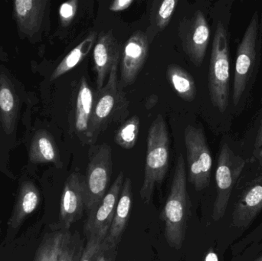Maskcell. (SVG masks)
Listing matches in <instances>:
<instances>
[{"instance_id":"obj_15","label":"cell","mask_w":262,"mask_h":261,"mask_svg":"<svg viewBox=\"0 0 262 261\" xmlns=\"http://www.w3.org/2000/svg\"><path fill=\"white\" fill-rule=\"evenodd\" d=\"M133 205V185L130 178H126L123 183L121 196L117 205L113 222L104 245L109 249H118L123 234L127 228Z\"/></svg>"},{"instance_id":"obj_18","label":"cell","mask_w":262,"mask_h":261,"mask_svg":"<svg viewBox=\"0 0 262 261\" xmlns=\"http://www.w3.org/2000/svg\"><path fill=\"white\" fill-rule=\"evenodd\" d=\"M95 95L91 89L87 79L82 77L80 81L76 110H75V130L81 142L87 144L89 121L93 110Z\"/></svg>"},{"instance_id":"obj_22","label":"cell","mask_w":262,"mask_h":261,"mask_svg":"<svg viewBox=\"0 0 262 261\" xmlns=\"http://www.w3.org/2000/svg\"><path fill=\"white\" fill-rule=\"evenodd\" d=\"M97 38L96 32H92L78 46L72 49L57 66L51 76V81L58 79L81 63L92 50L94 44L96 43Z\"/></svg>"},{"instance_id":"obj_2","label":"cell","mask_w":262,"mask_h":261,"mask_svg":"<svg viewBox=\"0 0 262 261\" xmlns=\"http://www.w3.org/2000/svg\"><path fill=\"white\" fill-rule=\"evenodd\" d=\"M118 64L114 65L107 83L95 93L87 136L90 145L112 124L122 122L128 115V100L118 78Z\"/></svg>"},{"instance_id":"obj_10","label":"cell","mask_w":262,"mask_h":261,"mask_svg":"<svg viewBox=\"0 0 262 261\" xmlns=\"http://www.w3.org/2000/svg\"><path fill=\"white\" fill-rule=\"evenodd\" d=\"M84 176L73 173L67 178L60 202L59 218L54 231H69L85 211Z\"/></svg>"},{"instance_id":"obj_7","label":"cell","mask_w":262,"mask_h":261,"mask_svg":"<svg viewBox=\"0 0 262 261\" xmlns=\"http://www.w3.org/2000/svg\"><path fill=\"white\" fill-rule=\"evenodd\" d=\"M245 165V159L235 154L227 144L222 146L215 171L217 196L212 216L215 222L225 216L234 185L244 170Z\"/></svg>"},{"instance_id":"obj_21","label":"cell","mask_w":262,"mask_h":261,"mask_svg":"<svg viewBox=\"0 0 262 261\" xmlns=\"http://www.w3.org/2000/svg\"><path fill=\"white\" fill-rule=\"evenodd\" d=\"M166 78L177 94L183 101L192 102L196 96V86L192 75L177 64L166 68Z\"/></svg>"},{"instance_id":"obj_13","label":"cell","mask_w":262,"mask_h":261,"mask_svg":"<svg viewBox=\"0 0 262 261\" xmlns=\"http://www.w3.org/2000/svg\"><path fill=\"white\" fill-rule=\"evenodd\" d=\"M121 53L122 47L112 32H103L98 37L93 52L97 90L104 87L114 65L119 63Z\"/></svg>"},{"instance_id":"obj_11","label":"cell","mask_w":262,"mask_h":261,"mask_svg":"<svg viewBox=\"0 0 262 261\" xmlns=\"http://www.w3.org/2000/svg\"><path fill=\"white\" fill-rule=\"evenodd\" d=\"M124 181V173L121 172L114 181L102 200L88 214L84 226L86 238L92 234H99L105 238L107 235L113 222Z\"/></svg>"},{"instance_id":"obj_25","label":"cell","mask_w":262,"mask_h":261,"mask_svg":"<svg viewBox=\"0 0 262 261\" xmlns=\"http://www.w3.org/2000/svg\"><path fill=\"white\" fill-rule=\"evenodd\" d=\"M140 131V119L138 116H133L126 121L117 130L115 142L124 150L134 148L138 139Z\"/></svg>"},{"instance_id":"obj_23","label":"cell","mask_w":262,"mask_h":261,"mask_svg":"<svg viewBox=\"0 0 262 261\" xmlns=\"http://www.w3.org/2000/svg\"><path fill=\"white\" fill-rule=\"evenodd\" d=\"M64 231H54L46 235L38 247L34 261H57Z\"/></svg>"},{"instance_id":"obj_28","label":"cell","mask_w":262,"mask_h":261,"mask_svg":"<svg viewBox=\"0 0 262 261\" xmlns=\"http://www.w3.org/2000/svg\"><path fill=\"white\" fill-rule=\"evenodd\" d=\"M78 0L66 2L60 6L59 18L63 26H68L72 23L77 15Z\"/></svg>"},{"instance_id":"obj_6","label":"cell","mask_w":262,"mask_h":261,"mask_svg":"<svg viewBox=\"0 0 262 261\" xmlns=\"http://www.w3.org/2000/svg\"><path fill=\"white\" fill-rule=\"evenodd\" d=\"M188 181L200 192L209 186L212 158L204 132L200 127L189 125L184 130Z\"/></svg>"},{"instance_id":"obj_31","label":"cell","mask_w":262,"mask_h":261,"mask_svg":"<svg viewBox=\"0 0 262 261\" xmlns=\"http://www.w3.org/2000/svg\"><path fill=\"white\" fill-rule=\"evenodd\" d=\"M262 147V118L261 124H260L259 129H258V133H257L256 138L255 141V150H259Z\"/></svg>"},{"instance_id":"obj_35","label":"cell","mask_w":262,"mask_h":261,"mask_svg":"<svg viewBox=\"0 0 262 261\" xmlns=\"http://www.w3.org/2000/svg\"><path fill=\"white\" fill-rule=\"evenodd\" d=\"M253 237L262 238V224L261 226H260L259 228H258V232H256V234H253Z\"/></svg>"},{"instance_id":"obj_19","label":"cell","mask_w":262,"mask_h":261,"mask_svg":"<svg viewBox=\"0 0 262 261\" xmlns=\"http://www.w3.org/2000/svg\"><path fill=\"white\" fill-rule=\"evenodd\" d=\"M18 111V98L10 80L0 76V121L5 132L10 134L15 129Z\"/></svg>"},{"instance_id":"obj_12","label":"cell","mask_w":262,"mask_h":261,"mask_svg":"<svg viewBox=\"0 0 262 261\" xmlns=\"http://www.w3.org/2000/svg\"><path fill=\"white\" fill-rule=\"evenodd\" d=\"M149 52V41L143 32L138 31L128 38L122 49L121 60V87L135 82L143 68Z\"/></svg>"},{"instance_id":"obj_9","label":"cell","mask_w":262,"mask_h":261,"mask_svg":"<svg viewBox=\"0 0 262 261\" xmlns=\"http://www.w3.org/2000/svg\"><path fill=\"white\" fill-rule=\"evenodd\" d=\"M179 36L185 54L195 67H200L210 39V29L202 11L197 10L190 18L182 20Z\"/></svg>"},{"instance_id":"obj_1","label":"cell","mask_w":262,"mask_h":261,"mask_svg":"<svg viewBox=\"0 0 262 261\" xmlns=\"http://www.w3.org/2000/svg\"><path fill=\"white\" fill-rule=\"evenodd\" d=\"M191 202L186 186V169L183 154L177 158L170 191L160 219L164 222L165 238L174 249H181L191 216Z\"/></svg>"},{"instance_id":"obj_30","label":"cell","mask_w":262,"mask_h":261,"mask_svg":"<svg viewBox=\"0 0 262 261\" xmlns=\"http://www.w3.org/2000/svg\"><path fill=\"white\" fill-rule=\"evenodd\" d=\"M134 3V0H115L111 3L109 9L112 12H122L130 8Z\"/></svg>"},{"instance_id":"obj_36","label":"cell","mask_w":262,"mask_h":261,"mask_svg":"<svg viewBox=\"0 0 262 261\" xmlns=\"http://www.w3.org/2000/svg\"><path fill=\"white\" fill-rule=\"evenodd\" d=\"M255 261H262V256H261L259 258L257 259V260Z\"/></svg>"},{"instance_id":"obj_4","label":"cell","mask_w":262,"mask_h":261,"mask_svg":"<svg viewBox=\"0 0 262 261\" xmlns=\"http://www.w3.org/2000/svg\"><path fill=\"white\" fill-rule=\"evenodd\" d=\"M229 47L228 34L223 23L215 29L209 63L208 87L212 105L224 112L229 101Z\"/></svg>"},{"instance_id":"obj_14","label":"cell","mask_w":262,"mask_h":261,"mask_svg":"<svg viewBox=\"0 0 262 261\" xmlns=\"http://www.w3.org/2000/svg\"><path fill=\"white\" fill-rule=\"evenodd\" d=\"M262 210V176L255 179L242 195L232 215V225L247 228Z\"/></svg>"},{"instance_id":"obj_3","label":"cell","mask_w":262,"mask_h":261,"mask_svg":"<svg viewBox=\"0 0 262 261\" xmlns=\"http://www.w3.org/2000/svg\"><path fill=\"white\" fill-rule=\"evenodd\" d=\"M146 147L144 176L140 197L143 203L149 204L156 187L163 182L169 168V131L161 114L157 116L149 127Z\"/></svg>"},{"instance_id":"obj_29","label":"cell","mask_w":262,"mask_h":261,"mask_svg":"<svg viewBox=\"0 0 262 261\" xmlns=\"http://www.w3.org/2000/svg\"><path fill=\"white\" fill-rule=\"evenodd\" d=\"M117 254L118 249H109L103 243L97 261H115Z\"/></svg>"},{"instance_id":"obj_17","label":"cell","mask_w":262,"mask_h":261,"mask_svg":"<svg viewBox=\"0 0 262 261\" xmlns=\"http://www.w3.org/2000/svg\"><path fill=\"white\" fill-rule=\"evenodd\" d=\"M40 202V193L33 182H23L18 188L12 216L8 222V230L15 231L23 225L28 216H30Z\"/></svg>"},{"instance_id":"obj_27","label":"cell","mask_w":262,"mask_h":261,"mask_svg":"<svg viewBox=\"0 0 262 261\" xmlns=\"http://www.w3.org/2000/svg\"><path fill=\"white\" fill-rule=\"evenodd\" d=\"M105 237L99 234H92L87 238V243L84 248L80 261H97Z\"/></svg>"},{"instance_id":"obj_26","label":"cell","mask_w":262,"mask_h":261,"mask_svg":"<svg viewBox=\"0 0 262 261\" xmlns=\"http://www.w3.org/2000/svg\"><path fill=\"white\" fill-rule=\"evenodd\" d=\"M178 0H164L156 7L154 13V24L158 31H163L170 22L177 9Z\"/></svg>"},{"instance_id":"obj_5","label":"cell","mask_w":262,"mask_h":261,"mask_svg":"<svg viewBox=\"0 0 262 261\" xmlns=\"http://www.w3.org/2000/svg\"><path fill=\"white\" fill-rule=\"evenodd\" d=\"M113 171L112 150L108 144L92 145L84 176L85 211L90 213L102 200L110 183Z\"/></svg>"},{"instance_id":"obj_20","label":"cell","mask_w":262,"mask_h":261,"mask_svg":"<svg viewBox=\"0 0 262 261\" xmlns=\"http://www.w3.org/2000/svg\"><path fill=\"white\" fill-rule=\"evenodd\" d=\"M29 159L33 163H53L57 168L62 167L59 151L53 137L45 130L35 133L29 151Z\"/></svg>"},{"instance_id":"obj_34","label":"cell","mask_w":262,"mask_h":261,"mask_svg":"<svg viewBox=\"0 0 262 261\" xmlns=\"http://www.w3.org/2000/svg\"><path fill=\"white\" fill-rule=\"evenodd\" d=\"M255 156H256V158H258V159H259L260 162L262 164V147L259 150L255 151Z\"/></svg>"},{"instance_id":"obj_8","label":"cell","mask_w":262,"mask_h":261,"mask_svg":"<svg viewBox=\"0 0 262 261\" xmlns=\"http://www.w3.org/2000/svg\"><path fill=\"white\" fill-rule=\"evenodd\" d=\"M259 27V16L258 12H255L237 49L232 90V101L235 105H237L241 100L253 70L256 58Z\"/></svg>"},{"instance_id":"obj_32","label":"cell","mask_w":262,"mask_h":261,"mask_svg":"<svg viewBox=\"0 0 262 261\" xmlns=\"http://www.w3.org/2000/svg\"><path fill=\"white\" fill-rule=\"evenodd\" d=\"M204 261H219V257L216 253L214 252L212 250H209L205 257Z\"/></svg>"},{"instance_id":"obj_33","label":"cell","mask_w":262,"mask_h":261,"mask_svg":"<svg viewBox=\"0 0 262 261\" xmlns=\"http://www.w3.org/2000/svg\"><path fill=\"white\" fill-rule=\"evenodd\" d=\"M157 98L156 96H151L149 99L146 101V104L147 106V108H151V107H154L156 103H157Z\"/></svg>"},{"instance_id":"obj_24","label":"cell","mask_w":262,"mask_h":261,"mask_svg":"<svg viewBox=\"0 0 262 261\" xmlns=\"http://www.w3.org/2000/svg\"><path fill=\"white\" fill-rule=\"evenodd\" d=\"M84 248V242L78 232L64 231L57 261H80Z\"/></svg>"},{"instance_id":"obj_16","label":"cell","mask_w":262,"mask_h":261,"mask_svg":"<svg viewBox=\"0 0 262 261\" xmlns=\"http://www.w3.org/2000/svg\"><path fill=\"white\" fill-rule=\"evenodd\" d=\"M49 2L46 0H16L14 14L20 32L33 37L41 29Z\"/></svg>"}]
</instances>
